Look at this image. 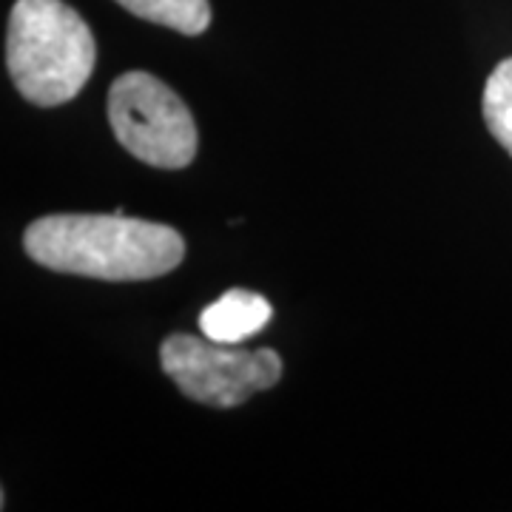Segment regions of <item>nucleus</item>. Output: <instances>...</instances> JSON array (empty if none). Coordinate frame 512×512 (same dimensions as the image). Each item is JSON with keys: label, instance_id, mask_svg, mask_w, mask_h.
I'll use <instances>...</instances> for the list:
<instances>
[{"label": "nucleus", "instance_id": "obj_2", "mask_svg": "<svg viewBox=\"0 0 512 512\" xmlns=\"http://www.w3.org/2000/svg\"><path fill=\"white\" fill-rule=\"evenodd\" d=\"M97 46L89 23L63 0H18L9 15L6 66L18 92L43 109L74 100L89 83Z\"/></svg>", "mask_w": 512, "mask_h": 512}, {"label": "nucleus", "instance_id": "obj_3", "mask_svg": "<svg viewBox=\"0 0 512 512\" xmlns=\"http://www.w3.org/2000/svg\"><path fill=\"white\" fill-rule=\"evenodd\" d=\"M109 123L120 146L148 165L185 168L197 154L191 111L154 74L126 72L111 83Z\"/></svg>", "mask_w": 512, "mask_h": 512}, {"label": "nucleus", "instance_id": "obj_1", "mask_svg": "<svg viewBox=\"0 0 512 512\" xmlns=\"http://www.w3.org/2000/svg\"><path fill=\"white\" fill-rule=\"evenodd\" d=\"M23 248L37 265L60 274L140 282L174 271L185 239L160 222L117 214H55L32 222Z\"/></svg>", "mask_w": 512, "mask_h": 512}, {"label": "nucleus", "instance_id": "obj_6", "mask_svg": "<svg viewBox=\"0 0 512 512\" xmlns=\"http://www.w3.org/2000/svg\"><path fill=\"white\" fill-rule=\"evenodd\" d=\"M131 15L168 26L180 35H202L211 23L208 0H117Z\"/></svg>", "mask_w": 512, "mask_h": 512}, {"label": "nucleus", "instance_id": "obj_4", "mask_svg": "<svg viewBox=\"0 0 512 512\" xmlns=\"http://www.w3.org/2000/svg\"><path fill=\"white\" fill-rule=\"evenodd\" d=\"M160 362L183 396L211 407H237L282 379V359L271 348L239 350L185 333L165 339Z\"/></svg>", "mask_w": 512, "mask_h": 512}, {"label": "nucleus", "instance_id": "obj_8", "mask_svg": "<svg viewBox=\"0 0 512 512\" xmlns=\"http://www.w3.org/2000/svg\"><path fill=\"white\" fill-rule=\"evenodd\" d=\"M0 510H3V490H0Z\"/></svg>", "mask_w": 512, "mask_h": 512}, {"label": "nucleus", "instance_id": "obj_5", "mask_svg": "<svg viewBox=\"0 0 512 512\" xmlns=\"http://www.w3.org/2000/svg\"><path fill=\"white\" fill-rule=\"evenodd\" d=\"M274 316V308L265 296L254 291H234L222 293L214 305H208L200 313V330L205 339L222 342V345H237L256 336Z\"/></svg>", "mask_w": 512, "mask_h": 512}, {"label": "nucleus", "instance_id": "obj_7", "mask_svg": "<svg viewBox=\"0 0 512 512\" xmlns=\"http://www.w3.org/2000/svg\"><path fill=\"white\" fill-rule=\"evenodd\" d=\"M484 123L512 154V57L495 66L484 86Z\"/></svg>", "mask_w": 512, "mask_h": 512}]
</instances>
